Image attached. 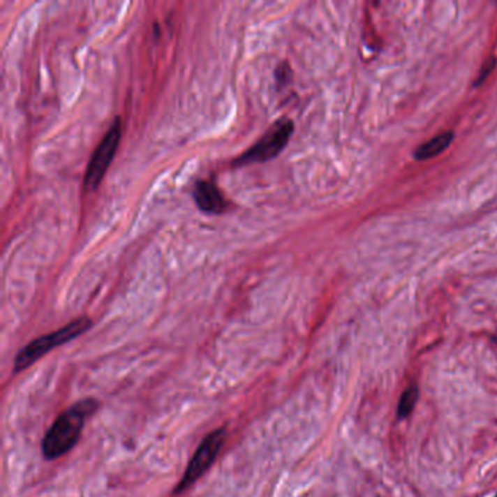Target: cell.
Masks as SVG:
<instances>
[{
  "label": "cell",
  "instance_id": "cell-5",
  "mask_svg": "<svg viewBox=\"0 0 497 497\" xmlns=\"http://www.w3.org/2000/svg\"><path fill=\"white\" fill-rule=\"evenodd\" d=\"M121 140V120L117 117L114 120L112 126L107 131V135L95 149V152L89 161L87 175H85V188L95 190L99 182L103 181L105 172L110 168V163L112 162L115 152Z\"/></svg>",
  "mask_w": 497,
  "mask_h": 497
},
{
  "label": "cell",
  "instance_id": "cell-4",
  "mask_svg": "<svg viewBox=\"0 0 497 497\" xmlns=\"http://www.w3.org/2000/svg\"><path fill=\"white\" fill-rule=\"evenodd\" d=\"M225 440H226V429L225 427H219L216 430H213L212 433H209L203 439L200 446L197 448L194 457L191 458L188 467L184 473V477L181 478L179 484L174 490V494H181L182 491H186L197 482L198 478L205 475V473L212 467L214 459L218 458Z\"/></svg>",
  "mask_w": 497,
  "mask_h": 497
},
{
  "label": "cell",
  "instance_id": "cell-6",
  "mask_svg": "<svg viewBox=\"0 0 497 497\" xmlns=\"http://www.w3.org/2000/svg\"><path fill=\"white\" fill-rule=\"evenodd\" d=\"M194 202L202 212L210 214H221L226 210V200L222 191L210 179L197 181L193 190Z\"/></svg>",
  "mask_w": 497,
  "mask_h": 497
},
{
  "label": "cell",
  "instance_id": "cell-10",
  "mask_svg": "<svg viewBox=\"0 0 497 497\" xmlns=\"http://www.w3.org/2000/svg\"><path fill=\"white\" fill-rule=\"evenodd\" d=\"M496 497H497V494H496Z\"/></svg>",
  "mask_w": 497,
  "mask_h": 497
},
{
  "label": "cell",
  "instance_id": "cell-7",
  "mask_svg": "<svg viewBox=\"0 0 497 497\" xmlns=\"http://www.w3.org/2000/svg\"><path fill=\"white\" fill-rule=\"evenodd\" d=\"M452 139H454L452 131H445V133L433 138L432 140L423 143L414 155H416V159H419V161L435 158L439 154H442L445 149L451 144Z\"/></svg>",
  "mask_w": 497,
  "mask_h": 497
},
{
  "label": "cell",
  "instance_id": "cell-9",
  "mask_svg": "<svg viewBox=\"0 0 497 497\" xmlns=\"http://www.w3.org/2000/svg\"><path fill=\"white\" fill-rule=\"evenodd\" d=\"M276 77H277V82H279L280 88L288 84V80L290 79V69L288 68L286 63H281V64L279 66L277 71H276Z\"/></svg>",
  "mask_w": 497,
  "mask_h": 497
},
{
  "label": "cell",
  "instance_id": "cell-1",
  "mask_svg": "<svg viewBox=\"0 0 497 497\" xmlns=\"http://www.w3.org/2000/svg\"><path fill=\"white\" fill-rule=\"evenodd\" d=\"M98 401L88 399L77 401L75 406L63 411L47 430L43 440V454L48 461L57 459L68 454L77 443L85 420L98 410Z\"/></svg>",
  "mask_w": 497,
  "mask_h": 497
},
{
  "label": "cell",
  "instance_id": "cell-3",
  "mask_svg": "<svg viewBox=\"0 0 497 497\" xmlns=\"http://www.w3.org/2000/svg\"><path fill=\"white\" fill-rule=\"evenodd\" d=\"M293 133V123L289 119L276 121L270 130L253 147L234 161L235 167H244L250 163L267 162L276 158L286 147Z\"/></svg>",
  "mask_w": 497,
  "mask_h": 497
},
{
  "label": "cell",
  "instance_id": "cell-2",
  "mask_svg": "<svg viewBox=\"0 0 497 497\" xmlns=\"http://www.w3.org/2000/svg\"><path fill=\"white\" fill-rule=\"evenodd\" d=\"M92 325V321L87 317L77 318L72 321L71 324L64 325L63 328L54 331V333H50L45 336H41L36 340H32L28 346H25L24 349L16 355L15 363H13V372L18 373L21 371H25L29 368L32 363L41 359L44 355L48 352H52L53 349L59 346H63L64 343H68L80 334H84L85 331H88Z\"/></svg>",
  "mask_w": 497,
  "mask_h": 497
},
{
  "label": "cell",
  "instance_id": "cell-8",
  "mask_svg": "<svg viewBox=\"0 0 497 497\" xmlns=\"http://www.w3.org/2000/svg\"><path fill=\"white\" fill-rule=\"evenodd\" d=\"M417 399H419V390L416 385H410L401 395V399H400V404H399V410H396V413H399V417L400 419H406L408 417L411 411L414 410V407H416V403H417Z\"/></svg>",
  "mask_w": 497,
  "mask_h": 497
}]
</instances>
